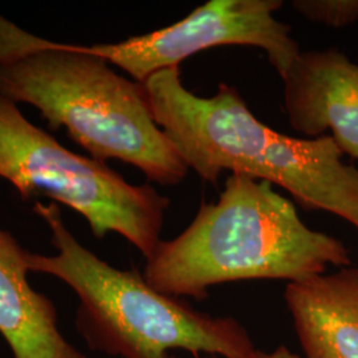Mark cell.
I'll return each mask as SVG.
<instances>
[{"label": "cell", "mask_w": 358, "mask_h": 358, "mask_svg": "<svg viewBox=\"0 0 358 358\" xmlns=\"http://www.w3.org/2000/svg\"><path fill=\"white\" fill-rule=\"evenodd\" d=\"M0 177L23 199L43 194L75 210L97 239L117 232L146 259L161 242L169 198L149 185H130L105 162L65 149L1 94Z\"/></svg>", "instance_id": "5b68a950"}, {"label": "cell", "mask_w": 358, "mask_h": 358, "mask_svg": "<svg viewBox=\"0 0 358 358\" xmlns=\"http://www.w3.org/2000/svg\"><path fill=\"white\" fill-rule=\"evenodd\" d=\"M28 254L0 229V334L13 358H85L59 331L51 300L27 280Z\"/></svg>", "instance_id": "9c48e42d"}, {"label": "cell", "mask_w": 358, "mask_h": 358, "mask_svg": "<svg viewBox=\"0 0 358 358\" xmlns=\"http://www.w3.org/2000/svg\"><path fill=\"white\" fill-rule=\"evenodd\" d=\"M155 124L187 169L217 186L223 171L266 180L306 210H324L358 229V169L346 165L331 134L294 138L259 121L234 87L213 97L185 88L179 66L142 84Z\"/></svg>", "instance_id": "6da1fadb"}, {"label": "cell", "mask_w": 358, "mask_h": 358, "mask_svg": "<svg viewBox=\"0 0 358 358\" xmlns=\"http://www.w3.org/2000/svg\"><path fill=\"white\" fill-rule=\"evenodd\" d=\"M350 263L345 244L306 226L273 185L231 174L217 203H202L186 230L158 243L143 278L161 294L201 300L223 282H303Z\"/></svg>", "instance_id": "3957f363"}, {"label": "cell", "mask_w": 358, "mask_h": 358, "mask_svg": "<svg viewBox=\"0 0 358 358\" xmlns=\"http://www.w3.org/2000/svg\"><path fill=\"white\" fill-rule=\"evenodd\" d=\"M284 81V108L294 130L310 140L331 136L358 159V65L337 48L300 52Z\"/></svg>", "instance_id": "52a82bcc"}, {"label": "cell", "mask_w": 358, "mask_h": 358, "mask_svg": "<svg viewBox=\"0 0 358 358\" xmlns=\"http://www.w3.org/2000/svg\"><path fill=\"white\" fill-rule=\"evenodd\" d=\"M0 94L35 106L53 130L92 158L120 159L153 182L177 186L189 169L155 124L142 84L75 44L28 34L0 15Z\"/></svg>", "instance_id": "7a4b0ae2"}, {"label": "cell", "mask_w": 358, "mask_h": 358, "mask_svg": "<svg viewBox=\"0 0 358 358\" xmlns=\"http://www.w3.org/2000/svg\"><path fill=\"white\" fill-rule=\"evenodd\" d=\"M292 6L308 20L333 28L350 26L358 20V0H294Z\"/></svg>", "instance_id": "30bf717a"}, {"label": "cell", "mask_w": 358, "mask_h": 358, "mask_svg": "<svg viewBox=\"0 0 358 358\" xmlns=\"http://www.w3.org/2000/svg\"><path fill=\"white\" fill-rule=\"evenodd\" d=\"M51 230L56 255L28 254V268L68 284L80 299L76 325L90 349L121 358H167L182 349L224 358H257L239 321L199 312L154 289L137 271L109 266L78 243L56 203L34 207Z\"/></svg>", "instance_id": "277c9868"}, {"label": "cell", "mask_w": 358, "mask_h": 358, "mask_svg": "<svg viewBox=\"0 0 358 358\" xmlns=\"http://www.w3.org/2000/svg\"><path fill=\"white\" fill-rule=\"evenodd\" d=\"M284 297L306 358H358V268L288 282Z\"/></svg>", "instance_id": "ba28073f"}, {"label": "cell", "mask_w": 358, "mask_h": 358, "mask_svg": "<svg viewBox=\"0 0 358 358\" xmlns=\"http://www.w3.org/2000/svg\"><path fill=\"white\" fill-rule=\"evenodd\" d=\"M167 358H177L174 357V356H167ZM210 358H217L215 356H213V357ZM257 358H301L300 356H297L296 353L294 352H291L288 348H285V346H279L278 349H275L273 352H271V353H263V352H260V355L257 356Z\"/></svg>", "instance_id": "8fae6325"}, {"label": "cell", "mask_w": 358, "mask_h": 358, "mask_svg": "<svg viewBox=\"0 0 358 358\" xmlns=\"http://www.w3.org/2000/svg\"><path fill=\"white\" fill-rule=\"evenodd\" d=\"M282 6V0H210L185 19L150 34L115 44L77 47L124 69L138 84L198 52L223 45L263 50L282 78L300 50L291 27L273 17Z\"/></svg>", "instance_id": "8992f818"}]
</instances>
